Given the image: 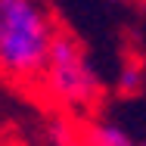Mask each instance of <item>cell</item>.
I'll list each match as a JSON object with an SVG mask.
<instances>
[{
    "mask_svg": "<svg viewBox=\"0 0 146 146\" xmlns=\"http://www.w3.org/2000/svg\"><path fill=\"white\" fill-rule=\"evenodd\" d=\"M78 121H81V134L90 146H140V140L115 118L87 115V118H78Z\"/></svg>",
    "mask_w": 146,
    "mask_h": 146,
    "instance_id": "obj_3",
    "label": "cell"
},
{
    "mask_svg": "<svg viewBox=\"0 0 146 146\" xmlns=\"http://www.w3.org/2000/svg\"><path fill=\"white\" fill-rule=\"evenodd\" d=\"M34 93L40 100H47L56 112L72 118H87L96 109V103L103 96V78L72 31L65 28L59 31Z\"/></svg>",
    "mask_w": 146,
    "mask_h": 146,
    "instance_id": "obj_2",
    "label": "cell"
},
{
    "mask_svg": "<svg viewBox=\"0 0 146 146\" xmlns=\"http://www.w3.org/2000/svg\"><path fill=\"white\" fill-rule=\"evenodd\" d=\"M143 84H146V62L140 56H124V62L115 75V90L121 96H134L143 90Z\"/></svg>",
    "mask_w": 146,
    "mask_h": 146,
    "instance_id": "obj_5",
    "label": "cell"
},
{
    "mask_svg": "<svg viewBox=\"0 0 146 146\" xmlns=\"http://www.w3.org/2000/svg\"><path fill=\"white\" fill-rule=\"evenodd\" d=\"M31 146H90V143L84 140V134H81V121L59 112V115L40 131V137Z\"/></svg>",
    "mask_w": 146,
    "mask_h": 146,
    "instance_id": "obj_4",
    "label": "cell"
},
{
    "mask_svg": "<svg viewBox=\"0 0 146 146\" xmlns=\"http://www.w3.org/2000/svg\"><path fill=\"white\" fill-rule=\"evenodd\" d=\"M59 31L44 0H0V81L37 90Z\"/></svg>",
    "mask_w": 146,
    "mask_h": 146,
    "instance_id": "obj_1",
    "label": "cell"
},
{
    "mask_svg": "<svg viewBox=\"0 0 146 146\" xmlns=\"http://www.w3.org/2000/svg\"><path fill=\"white\" fill-rule=\"evenodd\" d=\"M140 146H146V137H143V140H140Z\"/></svg>",
    "mask_w": 146,
    "mask_h": 146,
    "instance_id": "obj_6",
    "label": "cell"
}]
</instances>
